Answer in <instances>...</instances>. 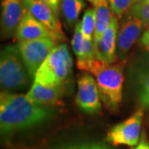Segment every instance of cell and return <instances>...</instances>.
<instances>
[{"label":"cell","mask_w":149,"mask_h":149,"mask_svg":"<svg viewBox=\"0 0 149 149\" xmlns=\"http://www.w3.org/2000/svg\"><path fill=\"white\" fill-rule=\"evenodd\" d=\"M90 3H91L93 5L95 6L96 5V4H98V3H100V2H102V1H104V0H88Z\"/></svg>","instance_id":"cell-26"},{"label":"cell","mask_w":149,"mask_h":149,"mask_svg":"<svg viewBox=\"0 0 149 149\" xmlns=\"http://www.w3.org/2000/svg\"><path fill=\"white\" fill-rule=\"evenodd\" d=\"M64 95V85L46 86L33 82L26 96L29 100L42 105H54L61 101Z\"/></svg>","instance_id":"cell-14"},{"label":"cell","mask_w":149,"mask_h":149,"mask_svg":"<svg viewBox=\"0 0 149 149\" xmlns=\"http://www.w3.org/2000/svg\"><path fill=\"white\" fill-rule=\"evenodd\" d=\"M55 111L50 106L42 105L21 94L9 91L0 95V130L2 135L17 133L37 127L50 121Z\"/></svg>","instance_id":"cell-1"},{"label":"cell","mask_w":149,"mask_h":149,"mask_svg":"<svg viewBox=\"0 0 149 149\" xmlns=\"http://www.w3.org/2000/svg\"><path fill=\"white\" fill-rule=\"evenodd\" d=\"M27 9L51 32L52 37L58 42L65 39L58 14L47 4L39 0H23Z\"/></svg>","instance_id":"cell-9"},{"label":"cell","mask_w":149,"mask_h":149,"mask_svg":"<svg viewBox=\"0 0 149 149\" xmlns=\"http://www.w3.org/2000/svg\"><path fill=\"white\" fill-rule=\"evenodd\" d=\"M113 13L118 17L127 13L138 0H108Z\"/></svg>","instance_id":"cell-19"},{"label":"cell","mask_w":149,"mask_h":149,"mask_svg":"<svg viewBox=\"0 0 149 149\" xmlns=\"http://www.w3.org/2000/svg\"><path fill=\"white\" fill-rule=\"evenodd\" d=\"M142 104L143 109H149V99L147 100L145 102H143V104Z\"/></svg>","instance_id":"cell-25"},{"label":"cell","mask_w":149,"mask_h":149,"mask_svg":"<svg viewBox=\"0 0 149 149\" xmlns=\"http://www.w3.org/2000/svg\"><path fill=\"white\" fill-rule=\"evenodd\" d=\"M95 30L94 36V43L95 46L100 42L103 34L111 23L112 19L115 15L112 10L108 0L102 1L95 5Z\"/></svg>","instance_id":"cell-15"},{"label":"cell","mask_w":149,"mask_h":149,"mask_svg":"<svg viewBox=\"0 0 149 149\" xmlns=\"http://www.w3.org/2000/svg\"><path fill=\"white\" fill-rule=\"evenodd\" d=\"M118 27V17L114 15L110 25L103 34L100 42L95 46L96 58L104 64H113L118 61L116 50Z\"/></svg>","instance_id":"cell-12"},{"label":"cell","mask_w":149,"mask_h":149,"mask_svg":"<svg viewBox=\"0 0 149 149\" xmlns=\"http://www.w3.org/2000/svg\"><path fill=\"white\" fill-rule=\"evenodd\" d=\"M39 1L47 4L48 6H50L58 14L59 8H60V6H61V0H39Z\"/></svg>","instance_id":"cell-23"},{"label":"cell","mask_w":149,"mask_h":149,"mask_svg":"<svg viewBox=\"0 0 149 149\" xmlns=\"http://www.w3.org/2000/svg\"><path fill=\"white\" fill-rule=\"evenodd\" d=\"M62 149H113L106 144L101 143H86L74 145Z\"/></svg>","instance_id":"cell-20"},{"label":"cell","mask_w":149,"mask_h":149,"mask_svg":"<svg viewBox=\"0 0 149 149\" xmlns=\"http://www.w3.org/2000/svg\"><path fill=\"white\" fill-rule=\"evenodd\" d=\"M71 69L72 59L68 48L65 44H60L55 47L37 70L33 81L46 86L64 85Z\"/></svg>","instance_id":"cell-4"},{"label":"cell","mask_w":149,"mask_h":149,"mask_svg":"<svg viewBox=\"0 0 149 149\" xmlns=\"http://www.w3.org/2000/svg\"><path fill=\"white\" fill-rule=\"evenodd\" d=\"M14 37L18 42H26L42 37H52V34L47 27L26 9V12L17 28Z\"/></svg>","instance_id":"cell-13"},{"label":"cell","mask_w":149,"mask_h":149,"mask_svg":"<svg viewBox=\"0 0 149 149\" xmlns=\"http://www.w3.org/2000/svg\"><path fill=\"white\" fill-rule=\"evenodd\" d=\"M77 95L75 102L82 111L96 113L101 110V98L94 77L89 74L81 75L77 81Z\"/></svg>","instance_id":"cell-7"},{"label":"cell","mask_w":149,"mask_h":149,"mask_svg":"<svg viewBox=\"0 0 149 149\" xmlns=\"http://www.w3.org/2000/svg\"><path fill=\"white\" fill-rule=\"evenodd\" d=\"M56 42L53 37H47L31 41L19 42L17 45L32 80H34L37 70L56 46Z\"/></svg>","instance_id":"cell-5"},{"label":"cell","mask_w":149,"mask_h":149,"mask_svg":"<svg viewBox=\"0 0 149 149\" xmlns=\"http://www.w3.org/2000/svg\"><path fill=\"white\" fill-rule=\"evenodd\" d=\"M140 42L149 52V28L147 29L140 38Z\"/></svg>","instance_id":"cell-24"},{"label":"cell","mask_w":149,"mask_h":149,"mask_svg":"<svg viewBox=\"0 0 149 149\" xmlns=\"http://www.w3.org/2000/svg\"><path fill=\"white\" fill-rule=\"evenodd\" d=\"M31 78L17 46L8 45L1 51L0 81L6 91H23L29 87Z\"/></svg>","instance_id":"cell-3"},{"label":"cell","mask_w":149,"mask_h":149,"mask_svg":"<svg viewBox=\"0 0 149 149\" xmlns=\"http://www.w3.org/2000/svg\"><path fill=\"white\" fill-rule=\"evenodd\" d=\"M124 61L113 64H104L96 58L91 72L96 78L103 104L109 111L119 110L123 98Z\"/></svg>","instance_id":"cell-2"},{"label":"cell","mask_w":149,"mask_h":149,"mask_svg":"<svg viewBox=\"0 0 149 149\" xmlns=\"http://www.w3.org/2000/svg\"><path fill=\"white\" fill-rule=\"evenodd\" d=\"M144 22L137 17L128 14L121 25H119L117 37V57L120 61H123L140 36L143 27Z\"/></svg>","instance_id":"cell-8"},{"label":"cell","mask_w":149,"mask_h":149,"mask_svg":"<svg viewBox=\"0 0 149 149\" xmlns=\"http://www.w3.org/2000/svg\"><path fill=\"white\" fill-rule=\"evenodd\" d=\"M149 99V73L145 75L143 80L142 81L141 85V92L139 96L140 103L143 104L147 100Z\"/></svg>","instance_id":"cell-21"},{"label":"cell","mask_w":149,"mask_h":149,"mask_svg":"<svg viewBox=\"0 0 149 149\" xmlns=\"http://www.w3.org/2000/svg\"><path fill=\"white\" fill-rule=\"evenodd\" d=\"M85 6L84 0H61V9L68 27H73L76 23Z\"/></svg>","instance_id":"cell-16"},{"label":"cell","mask_w":149,"mask_h":149,"mask_svg":"<svg viewBox=\"0 0 149 149\" xmlns=\"http://www.w3.org/2000/svg\"><path fill=\"white\" fill-rule=\"evenodd\" d=\"M128 12L143 22L146 27L149 26V0H138Z\"/></svg>","instance_id":"cell-18"},{"label":"cell","mask_w":149,"mask_h":149,"mask_svg":"<svg viewBox=\"0 0 149 149\" xmlns=\"http://www.w3.org/2000/svg\"><path fill=\"white\" fill-rule=\"evenodd\" d=\"M132 149H149V142L146 136V133H143L139 143Z\"/></svg>","instance_id":"cell-22"},{"label":"cell","mask_w":149,"mask_h":149,"mask_svg":"<svg viewBox=\"0 0 149 149\" xmlns=\"http://www.w3.org/2000/svg\"><path fill=\"white\" fill-rule=\"evenodd\" d=\"M26 9L23 0H2L1 35L3 38L15 36Z\"/></svg>","instance_id":"cell-10"},{"label":"cell","mask_w":149,"mask_h":149,"mask_svg":"<svg viewBox=\"0 0 149 149\" xmlns=\"http://www.w3.org/2000/svg\"><path fill=\"white\" fill-rule=\"evenodd\" d=\"M80 23L81 32L84 37L88 40L94 41L95 30V9L89 8L85 11L84 17Z\"/></svg>","instance_id":"cell-17"},{"label":"cell","mask_w":149,"mask_h":149,"mask_svg":"<svg viewBox=\"0 0 149 149\" xmlns=\"http://www.w3.org/2000/svg\"><path fill=\"white\" fill-rule=\"evenodd\" d=\"M143 110L139 109L124 121L113 126L107 133L106 141L113 147H135L141 139Z\"/></svg>","instance_id":"cell-6"},{"label":"cell","mask_w":149,"mask_h":149,"mask_svg":"<svg viewBox=\"0 0 149 149\" xmlns=\"http://www.w3.org/2000/svg\"><path fill=\"white\" fill-rule=\"evenodd\" d=\"M71 47L77 58L78 69L90 72L96 59L95 47L93 40H88L84 37L80 22L74 28Z\"/></svg>","instance_id":"cell-11"}]
</instances>
